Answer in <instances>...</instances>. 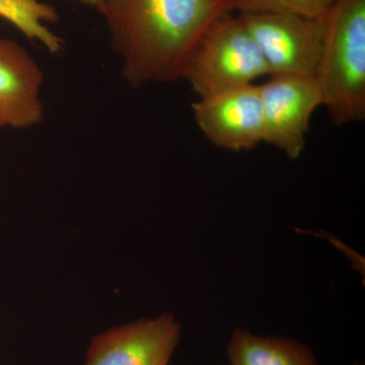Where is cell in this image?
<instances>
[{
  "label": "cell",
  "mask_w": 365,
  "mask_h": 365,
  "mask_svg": "<svg viewBox=\"0 0 365 365\" xmlns=\"http://www.w3.org/2000/svg\"><path fill=\"white\" fill-rule=\"evenodd\" d=\"M113 49L129 85L179 81L187 55L217 16L230 11L225 0H104Z\"/></svg>",
  "instance_id": "cell-1"
},
{
  "label": "cell",
  "mask_w": 365,
  "mask_h": 365,
  "mask_svg": "<svg viewBox=\"0 0 365 365\" xmlns=\"http://www.w3.org/2000/svg\"><path fill=\"white\" fill-rule=\"evenodd\" d=\"M314 78L334 124L364 121L365 0H336L326 14Z\"/></svg>",
  "instance_id": "cell-2"
},
{
  "label": "cell",
  "mask_w": 365,
  "mask_h": 365,
  "mask_svg": "<svg viewBox=\"0 0 365 365\" xmlns=\"http://www.w3.org/2000/svg\"><path fill=\"white\" fill-rule=\"evenodd\" d=\"M268 76L260 49L239 14L227 11L206 28L191 48L180 79L202 98L252 85L257 79Z\"/></svg>",
  "instance_id": "cell-3"
},
{
  "label": "cell",
  "mask_w": 365,
  "mask_h": 365,
  "mask_svg": "<svg viewBox=\"0 0 365 365\" xmlns=\"http://www.w3.org/2000/svg\"><path fill=\"white\" fill-rule=\"evenodd\" d=\"M260 49L269 76H314L323 45L325 16L237 14Z\"/></svg>",
  "instance_id": "cell-4"
},
{
  "label": "cell",
  "mask_w": 365,
  "mask_h": 365,
  "mask_svg": "<svg viewBox=\"0 0 365 365\" xmlns=\"http://www.w3.org/2000/svg\"><path fill=\"white\" fill-rule=\"evenodd\" d=\"M265 139L290 160H297L306 148L312 117L323 106V95L314 76H270L259 85Z\"/></svg>",
  "instance_id": "cell-5"
},
{
  "label": "cell",
  "mask_w": 365,
  "mask_h": 365,
  "mask_svg": "<svg viewBox=\"0 0 365 365\" xmlns=\"http://www.w3.org/2000/svg\"><path fill=\"white\" fill-rule=\"evenodd\" d=\"M194 119L206 139L222 150H251L265 139V120L259 85L237 86L192 104Z\"/></svg>",
  "instance_id": "cell-6"
},
{
  "label": "cell",
  "mask_w": 365,
  "mask_h": 365,
  "mask_svg": "<svg viewBox=\"0 0 365 365\" xmlns=\"http://www.w3.org/2000/svg\"><path fill=\"white\" fill-rule=\"evenodd\" d=\"M181 330L168 314L115 327L91 340L83 365H168Z\"/></svg>",
  "instance_id": "cell-7"
},
{
  "label": "cell",
  "mask_w": 365,
  "mask_h": 365,
  "mask_svg": "<svg viewBox=\"0 0 365 365\" xmlns=\"http://www.w3.org/2000/svg\"><path fill=\"white\" fill-rule=\"evenodd\" d=\"M44 74L23 46L0 39V129H28L44 121Z\"/></svg>",
  "instance_id": "cell-8"
},
{
  "label": "cell",
  "mask_w": 365,
  "mask_h": 365,
  "mask_svg": "<svg viewBox=\"0 0 365 365\" xmlns=\"http://www.w3.org/2000/svg\"><path fill=\"white\" fill-rule=\"evenodd\" d=\"M227 355L230 365H319L313 350L299 341L259 336L237 329Z\"/></svg>",
  "instance_id": "cell-9"
},
{
  "label": "cell",
  "mask_w": 365,
  "mask_h": 365,
  "mask_svg": "<svg viewBox=\"0 0 365 365\" xmlns=\"http://www.w3.org/2000/svg\"><path fill=\"white\" fill-rule=\"evenodd\" d=\"M0 18L16 26L30 41L43 45L50 54L64 50V41L46 24H55L59 16L55 7L41 0H0Z\"/></svg>",
  "instance_id": "cell-10"
},
{
  "label": "cell",
  "mask_w": 365,
  "mask_h": 365,
  "mask_svg": "<svg viewBox=\"0 0 365 365\" xmlns=\"http://www.w3.org/2000/svg\"><path fill=\"white\" fill-rule=\"evenodd\" d=\"M235 14L275 13L324 18L336 0H225Z\"/></svg>",
  "instance_id": "cell-11"
},
{
  "label": "cell",
  "mask_w": 365,
  "mask_h": 365,
  "mask_svg": "<svg viewBox=\"0 0 365 365\" xmlns=\"http://www.w3.org/2000/svg\"><path fill=\"white\" fill-rule=\"evenodd\" d=\"M67 1L72 2V4H81V6H91L97 9V7L102 4L104 0H67Z\"/></svg>",
  "instance_id": "cell-12"
}]
</instances>
